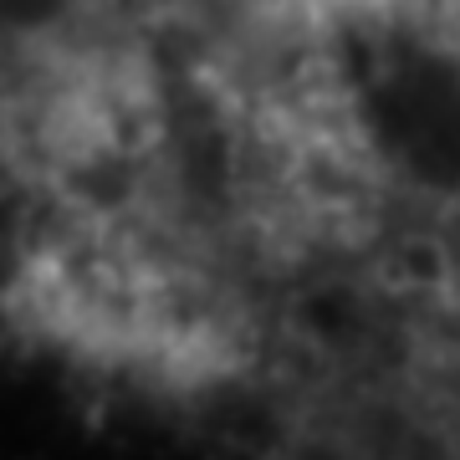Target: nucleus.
Returning a JSON list of instances; mask_svg holds the SVG:
<instances>
[{"label":"nucleus","mask_w":460,"mask_h":460,"mask_svg":"<svg viewBox=\"0 0 460 460\" xmlns=\"http://www.w3.org/2000/svg\"><path fill=\"white\" fill-rule=\"evenodd\" d=\"M317 5H353V11H368V5H384V0H317Z\"/></svg>","instance_id":"f257e3e1"}]
</instances>
